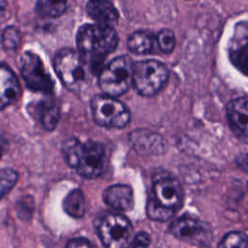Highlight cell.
Segmentation results:
<instances>
[{
	"label": "cell",
	"instance_id": "9",
	"mask_svg": "<svg viewBox=\"0 0 248 248\" xmlns=\"http://www.w3.org/2000/svg\"><path fill=\"white\" fill-rule=\"evenodd\" d=\"M170 232L178 239L192 244H204L211 238L210 228L192 217H180L170 225Z\"/></svg>",
	"mask_w": 248,
	"mask_h": 248
},
{
	"label": "cell",
	"instance_id": "20",
	"mask_svg": "<svg viewBox=\"0 0 248 248\" xmlns=\"http://www.w3.org/2000/svg\"><path fill=\"white\" fill-rule=\"evenodd\" d=\"M218 248H248V236L240 232H232L227 233Z\"/></svg>",
	"mask_w": 248,
	"mask_h": 248
},
{
	"label": "cell",
	"instance_id": "23",
	"mask_svg": "<svg viewBox=\"0 0 248 248\" xmlns=\"http://www.w3.org/2000/svg\"><path fill=\"white\" fill-rule=\"evenodd\" d=\"M21 36L15 26H8L2 34V45L8 50H14L20 45Z\"/></svg>",
	"mask_w": 248,
	"mask_h": 248
},
{
	"label": "cell",
	"instance_id": "1",
	"mask_svg": "<svg viewBox=\"0 0 248 248\" xmlns=\"http://www.w3.org/2000/svg\"><path fill=\"white\" fill-rule=\"evenodd\" d=\"M118 44V36L112 26L85 24L77 34L78 52L86 59L92 75L100 74L105 57L111 53Z\"/></svg>",
	"mask_w": 248,
	"mask_h": 248
},
{
	"label": "cell",
	"instance_id": "12",
	"mask_svg": "<svg viewBox=\"0 0 248 248\" xmlns=\"http://www.w3.org/2000/svg\"><path fill=\"white\" fill-rule=\"evenodd\" d=\"M20 93V84L15 73L8 66L0 64V108L16 103Z\"/></svg>",
	"mask_w": 248,
	"mask_h": 248
},
{
	"label": "cell",
	"instance_id": "19",
	"mask_svg": "<svg viewBox=\"0 0 248 248\" xmlns=\"http://www.w3.org/2000/svg\"><path fill=\"white\" fill-rule=\"evenodd\" d=\"M73 0H38V12L43 16L57 17L63 15Z\"/></svg>",
	"mask_w": 248,
	"mask_h": 248
},
{
	"label": "cell",
	"instance_id": "11",
	"mask_svg": "<svg viewBox=\"0 0 248 248\" xmlns=\"http://www.w3.org/2000/svg\"><path fill=\"white\" fill-rule=\"evenodd\" d=\"M226 111L231 130L240 140L248 142V97L232 100Z\"/></svg>",
	"mask_w": 248,
	"mask_h": 248
},
{
	"label": "cell",
	"instance_id": "8",
	"mask_svg": "<svg viewBox=\"0 0 248 248\" xmlns=\"http://www.w3.org/2000/svg\"><path fill=\"white\" fill-rule=\"evenodd\" d=\"M20 73L28 88L45 94L52 93L54 82L36 53L26 51L20 60Z\"/></svg>",
	"mask_w": 248,
	"mask_h": 248
},
{
	"label": "cell",
	"instance_id": "22",
	"mask_svg": "<svg viewBox=\"0 0 248 248\" xmlns=\"http://www.w3.org/2000/svg\"><path fill=\"white\" fill-rule=\"evenodd\" d=\"M146 213H147L148 217L152 220L167 221L174 214V211L170 210V209L160 205L158 202H156L151 198V199H149L147 205H146Z\"/></svg>",
	"mask_w": 248,
	"mask_h": 248
},
{
	"label": "cell",
	"instance_id": "26",
	"mask_svg": "<svg viewBox=\"0 0 248 248\" xmlns=\"http://www.w3.org/2000/svg\"><path fill=\"white\" fill-rule=\"evenodd\" d=\"M150 244V237L147 233L140 232H139L129 248H148Z\"/></svg>",
	"mask_w": 248,
	"mask_h": 248
},
{
	"label": "cell",
	"instance_id": "17",
	"mask_svg": "<svg viewBox=\"0 0 248 248\" xmlns=\"http://www.w3.org/2000/svg\"><path fill=\"white\" fill-rule=\"evenodd\" d=\"M36 110L39 115V120L45 129H55L60 118V108L58 105L52 101H43L39 103Z\"/></svg>",
	"mask_w": 248,
	"mask_h": 248
},
{
	"label": "cell",
	"instance_id": "2",
	"mask_svg": "<svg viewBox=\"0 0 248 248\" xmlns=\"http://www.w3.org/2000/svg\"><path fill=\"white\" fill-rule=\"evenodd\" d=\"M62 154L66 163L76 169L82 177L96 178L104 171L106 152L99 142L81 143L78 140L71 138L63 143Z\"/></svg>",
	"mask_w": 248,
	"mask_h": 248
},
{
	"label": "cell",
	"instance_id": "21",
	"mask_svg": "<svg viewBox=\"0 0 248 248\" xmlns=\"http://www.w3.org/2000/svg\"><path fill=\"white\" fill-rule=\"evenodd\" d=\"M18 178L17 172L13 169L0 170V201L14 188Z\"/></svg>",
	"mask_w": 248,
	"mask_h": 248
},
{
	"label": "cell",
	"instance_id": "5",
	"mask_svg": "<svg viewBox=\"0 0 248 248\" xmlns=\"http://www.w3.org/2000/svg\"><path fill=\"white\" fill-rule=\"evenodd\" d=\"M169 71L166 65L157 60H144L133 66L132 83L139 94L151 97L166 84Z\"/></svg>",
	"mask_w": 248,
	"mask_h": 248
},
{
	"label": "cell",
	"instance_id": "15",
	"mask_svg": "<svg viewBox=\"0 0 248 248\" xmlns=\"http://www.w3.org/2000/svg\"><path fill=\"white\" fill-rule=\"evenodd\" d=\"M88 16L97 24L111 26L118 19V13L108 0H88L86 4Z\"/></svg>",
	"mask_w": 248,
	"mask_h": 248
},
{
	"label": "cell",
	"instance_id": "16",
	"mask_svg": "<svg viewBox=\"0 0 248 248\" xmlns=\"http://www.w3.org/2000/svg\"><path fill=\"white\" fill-rule=\"evenodd\" d=\"M156 39L146 31H137L133 33L127 41L128 48L136 54H147L152 52Z\"/></svg>",
	"mask_w": 248,
	"mask_h": 248
},
{
	"label": "cell",
	"instance_id": "29",
	"mask_svg": "<svg viewBox=\"0 0 248 248\" xmlns=\"http://www.w3.org/2000/svg\"><path fill=\"white\" fill-rule=\"evenodd\" d=\"M7 9V1L6 0H0V17L4 16Z\"/></svg>",
	"mask_w": 248,
	"mask_h": 248
},
{
	"label": "cell",
	"instance_id": "13",
	"mask_svg": "<svg viewBox=\"0 0 248 248\" xmlns=\"http://www.w3.org/2000/svg\"><path fill=\"white\" fill-rule=\"evenodd\" d=\"M129 141L134 149L141 154H159L164 150L160 135L147 130H138L130 134Z\"/></svg>",
	"mask_w": 248,
	"mask_h": 248
},
{
	"label": "cell",
	"instance_id": "14",
	"mask_svg": "<svg viewBox=\"0 0 248 248\" xmlns=\"http://www.w3.org/2000/svg\"><path fill=\"white\" fill-rule=\"evenodd\" d=\"M103 198L109 207L116 210L128 211L134 206L133 191L130 186L125 184H114L108 187Z\"/></svg>",
	"mask_w": 248,
	"mask_h": 248
},
{
	"label": "cell",
	"instance_id": "27",
	"mask_svg": "<svg viewBox=\"0 0 248 248\" xmlns=\"http://www.w3.org/2000/svg\"><path fill=\"white\" fill-rule=\"evenodd\" d=\"M65 248H94V246L85 238L71 239Z\"/></svg>",
	"mask_w": 248,
	"mask_h": 248
},
{
	"label": "cell",
	"instance_id": "28",
	"mask_svg": "<svg viewBox=\"0 0 248 248\" xmlns=\"http://www.w3.org/2000/svg\"><path fill=\"white\" fill-rule=\"evenodd\" d=\"M235 162L239 168H241L243 170L248 171V154L239 155L235 159Z\"/></svg>",
	"mask_w": 248,
	"mask_h": 248
},
{
	"label": "cell",
	"instance_id": "10",
	"mask_svg": "<svg viewBox=\"0 0 248 248\" xmlns=\"http://www.w3.org/2000/svg\"><path fill=\"white\" fill-rule=\"evenodd\" d=\"M182 197V188L175 178L159 175L154 179L152 199L160 205L175 212L181 206Z\"/></svg>",
	"mask_w": 248,
	"mask_h": 248
},
{
	"label": "cell",
	"instance_id": "4",
	"mask_svg": "<svg viewBox=\"0 0 248 248\" xmlns=\"http://www.w3.org/2000/svg\"><path fill=\"white\" fill-rule=\"evenodd\" d=\"M133 63L128 56L122 55L111 60L99 74V85L110 97L124 94L132 83Z\"/></svg>",
	"mask_w": 248,
	"mask_h": 248
},
{
	"label": "cell",
	"instance_id": "18",
	"mask_svg": "<svg viewBox=\"0 0 248 248\" xmlns=\"http://www.w3.org/2000/svg\"><path fill=\"white\" fill-rule=\"evenodd\" d=\"M63 209L71 217L81 218L86 210V202L82 191L79 189L71 191L63 201Z\"/></svg>",
	"mask_w": 248,
	"mask_h": 248
},
{
	"label": "cell",
	"instance_id": "6",
	"mask_svg": "<svg viewBox=\"0 0 248 248\" xmlns=\"http://www.w3.org/2000/svg\"><path fill=\"white\" fill-rule=\"evenodd\" d=\"M104 248H128L132 234L129 220L118 213H106L96 224Z\"/></svg>",
	"mask_w": 248,
	"mask_h": 248
},
{
	"label": "cell",
	"instance_id": "30",
	"mask_svg": "<svg viewBox=\"0 0 248 248\" xmlns=\"http://www.w3.org/2000/svg\"><path fill=\"white\" fill-rule=\"evenodd\" d=\"M2 149H3V147H2V143H1V140H0V157H1V154H2Z\"/></svg>",
	"mask_w": 248,
	"mask_h": 248
},
{
	"label": "cell",
	"instance_id": "3",
	"mask_svg": "<svg viewBox=\"0 0 248 248\" xmlns=\"http://www.w3.org/2000/svg\"><path fill=\"white\" fill-rule=\"evenodd\" d=\"M53 64L59 79L72 91H79L85 87L92 75L86 59L78 51L70 48L58 51Z\"/></svg>",
	"mask_w": 248,
	"mask_h": 248
},
{
	"label": "cell",
	"instance_id": "25",
	"mask_svg": "<svg viewBox=\"0 0 248 248\" xmlns=\"http://www.w3.org/2000/svg\"><path fill=\"white\" fill-rule=\"evenodd\" d=\"M231 58L233 65L241 73L248 76V44L232 53Z\"/></svg>",
	"mask_w": 248,
	"mask_h": 248
},
{
	"label": "cell",
	"instance_id": "7",
	"mask_svg": "<svg viewBox=\"0 0 248 248\" xmlns=\"http://www.w3.org/2000/svg\"><path fill=\"white\" fill-rule=\"evenodd\" d=\"M94 121L106 128H123L130 121L128 108L114 97L98 95L91 102Z\"/></svg>",
	"mask_w": 248,
	"mask_h": 248
},
{
	"label": "cell",
	"instance_id": "24",
	"mask_svg": "<svg viewBox=\"0 0 248 248\" xmlns=\"http://www.w3.org/2000/svg\"><path fill=\"white\" fill-rule=\"evenodd\" d=\"M156 42L162 52L170 53L173 50L175 46L174 34L169 29H162L157 35Z\"/></svg>",
	"mask_w": 248,
	"mask_h": 248
}]
</instances>
